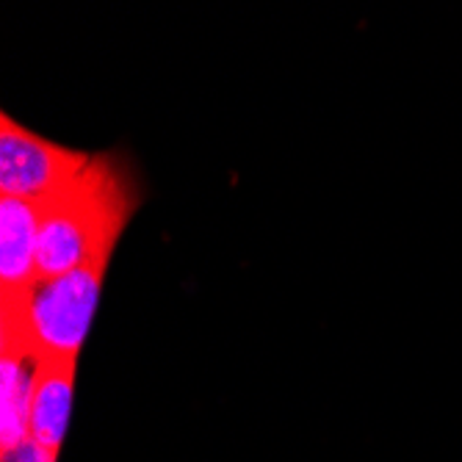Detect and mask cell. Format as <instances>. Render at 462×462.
<instances>
[{"instance_id":"3","label":"cell","mask_w":462,"mask_h":462,"mask_svg":"<svg viewBox=\"0 0 462 462\" xmlns=\"http://www.w3.org/2000/svg\"><path fill=\"white\" fill-rule=\"evenodd\" d=\"M92 152L64 147L0 114V197L48 202L72 186Z\"/></svg>"},{"instance_id":"4","label":"cell","mask_w":462,"mask_h":462,"mask_svg":"<svg viewBox=\"0 0 462 462\" xmlns=\"http://www.w3.org/2000/svg\"><path fill=\"white\" fill-rule=\"evenodd\" d=\"M42 202L0 197V300L23 297L39 272Z\"/></svg>"},{"instance_id":"1","label":"cell","mask_w":462,"mask_h":462,"mask_svg":"<svg viewBox=\"0 0 462 462\" xmlns=\"http://www.w3.org/2000/svg\"><path fill=\"white\" fill-rule=\"evenodd\" d=\"M136 208L139 186L128 161L114 152L92 155L72 186L42 202V277H56L97 258H111Z\"/></svg>"},{"instance_id":"6","label":"cell","mask_w":462,"mask_h":462,"mask_svg":"<svg viewBox=\"0 0 462 462\" xmlns=\"http://www.w3.org/2000/svg\"><path fill=\"white\" fill-rule=\"evenodd\" d=\"M36 357L14 344H0V454L31 440V391Z\"/></svg>"},{"instance_id":"7","label":"cell","mask_w":462,"mask_h":462,"mask_svg":"<svg viewBox=\"0 0 462 462\" xmlns=\"http://www.w3.org/2000/svg\"><path fill=\"white\" fill-rule=\"evenodd\" d=\"M0 462H59V451H51L45 446L28 440V443L17 446L12 451L0 454Z\"/></svg>"},{"instance_id":"5","label":"cell","mask_w":462,"mask_h":462,"mask_svg":"<svg viewBox=\"0 0 462 462\" xmlns=\"http://www.w3.org/2000/svg\"><path fill=\"white\" fill-rule=\"evenodd\" d=\"M75 374H78V357H42L36 360V371H33L31 440L59 454L69 432Z\"/></svg>"},{"instance_id":"2","label":"cell","mask_w":462,"mask_h":462,"mask_svg":"<svg viewBox=\"0 0 462 462\" xmlns=\"http://www.w3.org/2000/svg\"><path fill=\"white\" fill-rule=\"evenodd\" d=\"M111 258L42 277L23 297L0 300V344L42 357H80L97 313Z\"/></svg>"}]
</instances>
